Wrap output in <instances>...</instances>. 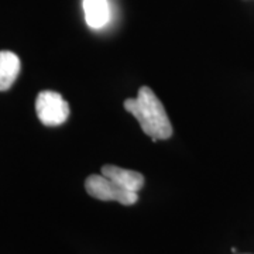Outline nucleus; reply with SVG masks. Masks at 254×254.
<instances>
[{"mask_svg":"<svg viewBox=\"0 0 254 254\" xmlns=\"http://www.w3.org/2000/svg\"><path fill=\"white\" fill-rule=\"evenodd\" d=\"M123 106L136 118L143 131L153 141L167 140L173 136V125L163 103L155 96L151 88L141 86L137 98L125 100Z\"/></svg>","mask_w":254,"mask_h":254,"instance_id":"f257e3e1","label":"nucleus"},{"mask_svg":"<svg viewBox=\"0 0 254 254\" xmlns=\"http://www.w3.org/2000/svg\"><path fill=\"white\" fill-rule=\"evenodd\" d=\"M85 190L92 198L99 200H116L122 205H133L138 200V192H131L113 182L105 175L92 174L85 181Z\"/></svg>","mask_w":254,"mask_h":254,"instance_id":"f03ea898","label":"nucleus"},{"mask_svg":"<svg viewBox=\"0 0 254 254\" xmlns=\"http://www.w3.org/2000/svg\"><path fill=\"white\" fill-rule=\"evenodd\" d=\"M36 112L43 125L60 126L69 118V105L61 96V93L43 91L37 96Z\"/></svg>","mask_w":254,"mask_h":254,"instance_id":"7ed1b4c3","label":"nucleus"},{"mask_svg":"<svg viewBox=\"0 0 254 254\" xmlns=\"http://www.w3.org/2000/svg\"><path fill=\"white\" fill-rule=\"evenodd\" d=\"M100 173L113 182H116L119 187L131 192H138L144 185V177L141 174L126 168H120L116 165H103Z\"/></svg>","mask_w":254,"mask_h":254,"instance_id":"20e7f679","label":"nucleus"},{"mask_svg":"<svg viewBox=\"0 0 254 254\" xmlns=\"http://www.w3.org/2000/svg\"><path fill=\"white\" fill-rule=\"evenodd\" d=\"M83 13L86 24L93 30L105 27L110 18L108 0H83Z\"/></svg>","mask_w":254,"mask_h":254,"instance_id":"39448f33","label":"nucleus"},{"mask_svg":"<svg viewBox=\"0 0 254 254\" xmlns=\"http://www.w3.org/2000/svg\"><path fill=\"white\" fill-rule=\"evenodd\" d=\"M20 60L11 51H0V92L7 91L20 73Z\"/></svg>","mask_w":254,"mask_h":254,"instance_id":"423d86ee","label":"nucleus"}]
</instances>
